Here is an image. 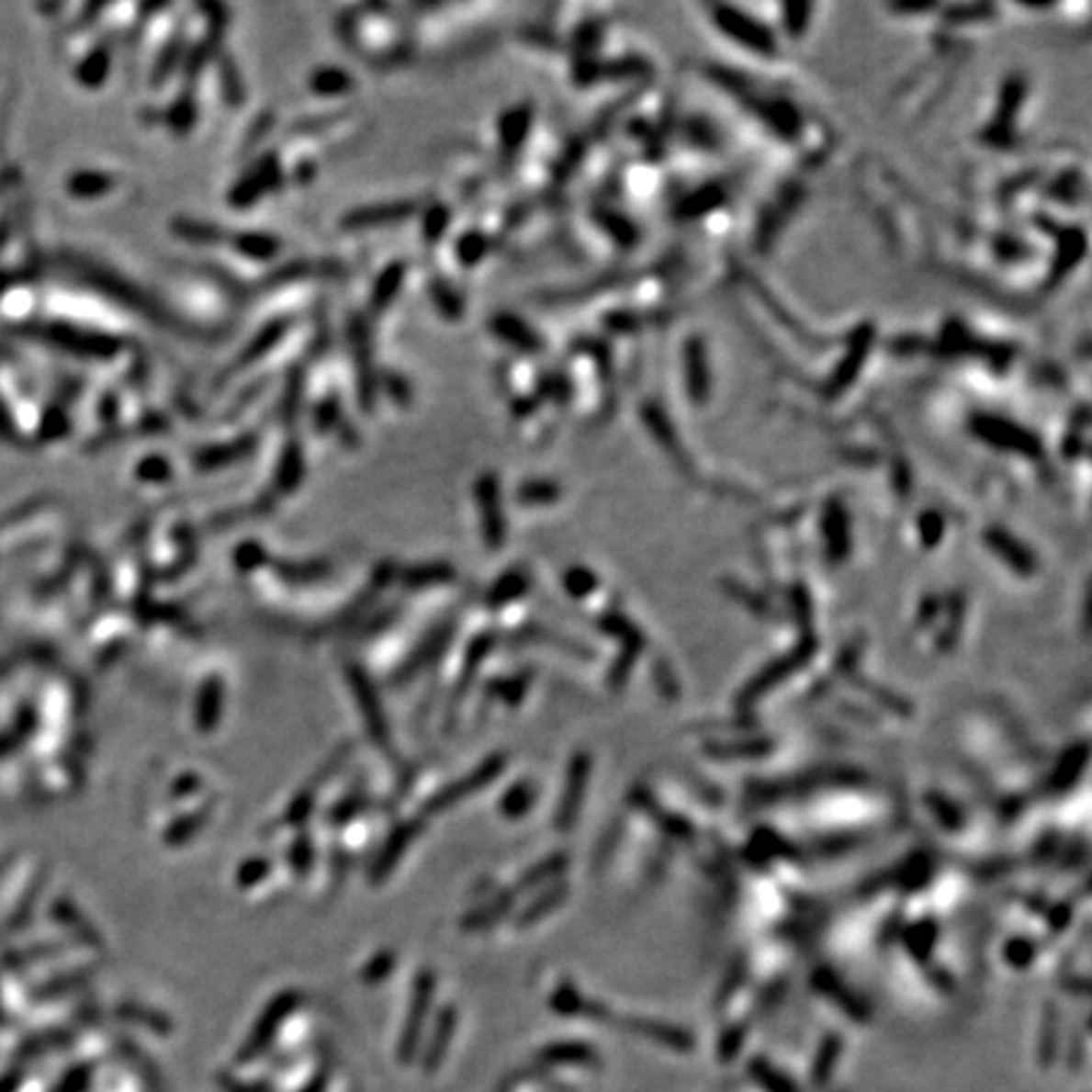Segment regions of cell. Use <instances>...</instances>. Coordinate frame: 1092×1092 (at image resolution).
Here are the masks:
<instances>
[{
    "label": "cell",
    "instance_id": "cell-1",
    "mask_svg": "<svg viewBox=\"0 0 1092 1092\" xmlns=\"http://www.w3.org/2000/svg\"><path fill=\"white\" fill-rule=\"evenodd\" d=\"M347 675L349 683H352V691H355V698H357L359 711H362V718H365V724H367L369 728L372 741H375L382 751H389V749H392V736H389L388 718L379 711V701L375 688H372L367 675L362 673L357 665H352L347 670Z\"/></svg>",
    "mask_w": 1092,
    "mask_h": 1092
},
{
    "label": "cell",
    "instance_id": "cell-2",
    "mask_svg": "<svg viewBox=\"0 0 1092 1092\" xmlns=\"http://www.w3.org/2000/svg\"><path fill=\"white\" fill-rule=\"evenodd\" d=\"M503 764H506V756L503 754H496L490 756V759H486L483 764H478L473 771H470L468 776H463V779H458V782H453V784L445 789V792H440L438 796H433L428 805V812H443L445 806L450 805H458L463 796H470L476 794L478 789H483L486 784H490L496 776L501 774V769H503Z\"/></svg>",
    "mask_w": 1092,
    "mask_h": 1092
},
{
    "label": "cell",
    "instance_id": "cell-3",
    "mask_svg": "<svg viewBox=\"0 0 1092 1092\" xmlns=\"http://www.w3.org/2000/svg\"><path fill=\"white\" fill-rule=\"evenodd\" d=\"M587 782H590V756L577 754L572 759V764H569V774H567V784H564L562 802H559V809H557V827L562 829V832H567V829L572 827L574 819L580 815Z\"/></svg>",
    "mask_w": 1092,
    "mask_h": 1092
},
{
    "label": "cell",
    "instance_id": "cell-4",
    "mask_svg": "<svg viewBox=\"0 0 1092 1092\" xmlns=\"http://www.w3.org/2000/svg\"><path fill=\"white\" fill-rule=\"evenodd\" d=\"M815 653V640H809V643H802L799 647H796L794 653L792 655H784V658H779L776 663H771L769 668H766L764 673H759L749 683V688L744 691V695H741V704H754L759 695H764L766 691H771L779 681H784L786 675L794 673L799 665L805 663L809 655Z\"/></svg>",
    "mask_w": 1092,
    "mask_h": 1092
},
{
    "label": "cell",
    "instance_id": "cell-5",
    "mask_svg": "<svg viewBox=\"0 0 1092 1092\" xmlns=\"http://www.w3.org/2000/svg\"><path fill=\"white\" fill-rule=\"evenodd\" d=\"M420 827H422L420 819H410V822H402V825L389 835L385 848L379 852V858L375 860V865H372V883H382V880L389 878V872L398 868L400 858L408 852L412 839L420 835Z\"/></svg>",
    "mask_w": 1092,
    "mask_h": 1092
},
{
    "label": "cell",
    "instance_id": "cell-6",
    "mask_svg": "<svg viewBox=\"0 0 1092 1092\" xmlns=\"http://www.w3.org/2000/svg\"><path fill=\"white\" fill-rule=\"evenodd\" d=\"M480 519H483V536L489 539L490 549H499L503 541V516L499 506V483L493 476H483L476 486Z\"/></svg>",
    "mask_w": 1092,
    "mask_h": 1092
},
{
    "label": "cell",
    "instance_id": "cell-7",
    "mask_svg": "<svg viewBox=\"0 0 1092 1092\" xmlns=\"http://www.w3.org/2000/svg\"><path fill=\"white\" fill-rule=\"evenodd\" d=\"M418 210L412 200L405 203H388L379 208H362V210H352V213L342 220V228L347 231H362V228H375V225H388L398 223L402 218H408Z\"/></svg>",
    "mask_w": 1092,
    "mask_h": 1092
},
{
    "label": "cell",
    "instance_id": "cell-8",
    "mask_svg": "<svg viewBox=\"0 0 1092 1092\" xmlns=\"http://www.w3.org/2000/svg\"><path fill=\"white\" fill-rule=\"evenodd\" d=\"M986 541L991 544V549L999 554L1004 562H1009L1019 574H1031L1037 569V567H1034V557L1021 546L1019 541L1011 539L1009 534H1004V531L999 529H991L989 534H986Z\"/></svg>",
    "mask_w": 1092,
    "mask_h": 1092
},
{
    "label": "cell",
    "instance_id": "cell-9",
    "mask_svg": "<svg viewBox=\"0 0 1092 1092\" xmlns=\"http://www.w3.org/2000/svg\"><path fill=\"white\" fill-rule=\"evenodd\" d=\"M220 705H223V683L218 678H210L205 688L200 691L197 698V708H195V724L197 731H213L218 718H220Z\"/></svg>",
    "mask_w": 1092,
    "mask_h": 1092
},
{
    "label": "cell",
    "instance_id": "cell-10",
    "mask_svg": "<svg viewBox=\"0 0 1092 1092\" xmlns=\"http://www.w3.org/2000/svg\"><path fill=\"white\" fill-rule=\"evenodd\" d=\"M309 86L317 96H342V94L352 92L355 79L347 72L337 69V66H324V69L314 72Z\"/></svg>",
    "mask_w": 1092,
    "mask_h": 1092
},
{
    "label": "cell",
    "instance_id": "cell-11",
    "mask_svg": "<svg viewBox=\"0 0 1092 1092\" xmlns=\"http://www.w3.org/2000/svg\"><path fill=\"white\" fill-rule=\"evenodd\" d=\"M526 587H529V577L523 572H519V569H513V572L503 574L499 582L490 587L489 597H486V604H489L490 610H499L501 604H506L511 602V600L521 597V594L526 592Z\"/></svg>",
    "mask_w": 1092,
    "mask_h": 1092
},
{
    "label": "cell",
    "instance_id": "cell-12",
    "mask_svg": "<svg viewBox=\"0 0 1092 1092\" xmlns=\"http://www.w3.org/2000/svg\"><path fill=\"white\" fill-rule=\"evenodd\" d=\"M493 643H496V637L493 635H480V637H476L473 643H470L468 647V663H466V668H463V675H460L458 681V691H456V695H453V704H458L460 695L468 691L470 681H473V675H476V665L480 663V660H486L489 658V653L493 650Z\"/></svg>",
    "mask_w": 1092,
    "mask_h": 1092
},
{
    "label": "cell",
    "instance_id": "cell-13",
    "mask_svg": "<svg viewBox=\"0 0 1092 1092\" xmlns=\"http://www.w3.org/2000/svg\"><path fill=\"white\" fill-rule=\"evenodd\" d=\"M534 799H536V789H534L531 782H521V784L511 786L509 792L503 794V799H501V815L509 816V819L523 816L534 805Z\"/></svg>",
    "mask_w": 1092,
    "mask_h": 1092
},
{
    "label": "cell",
    "instance_id": "cell-14",
    "mask_svg": "<svg viewBox=\"0 0 1092 1092\" xmlns=\"http://www.w3.org/2000/svg\"><path fill=\"white\" fill-rule=\"evenodd\" d=\"M278 577L291 584H311L324 580L332 572L329 562H307V564H278Z\"/></svg>",
    "mask_w": 1092,
    "mask_h": 1092
},
{
    "label": "cell",
    "instance_id": "cell-15",
    "mask_svg": "<svg viewBox=\"0 0 1092 1092\" xmlns=\"http://www.w3.org/2000/svg\"><path fill=\"white\" fill-rule=\"evenodd\" d=\"M448 640H450V627L448 630H438V633L430 635L428 643L420 645L418 653L412 655V658H410V663L402 668V678H405V681H410V678L418 673L422 665L430 663L433 658H438L440 650H443V645L448 643Z\"/></svg>",
    "mask_w": 1092,
    "mask_h": 1092
},
{
    "label": "cell",
    "instance_id": "cell-16",
    "mask_svg": "<svg viewBox=\"0 0 1092 1092\" xmlns=\"http://www.w3.org/2000/svg\"><path fill=\"white\" fill-rule=\"evenodd\" d=\"M400 284H402V265L395 264L389 265L388 271H382L377 281H375V288H372V309H377V311L379 309H388L389 298L400 291Z\"/></svg>",
    "mask_w": 1092,
    "mask_h": 1092
},
{
    "label": "cell",
    "instance_id": "cell-17",
    "mask_svg": "<svg viewBox=\"0 0 1092 1092\" xmlns=\"http://www.w3.org/2000/svg\"><path fill=\"white\" fill-rule=\"evenodd\" d=\"M509 908H511V895H499V898L493 900L490 906H483V908H478L476 913H470L468 918H463V929H470V930L489 929V926H493L496 920L503 918V916L509 913Z\"/></svg>",
    "mask_w": 1092,
    "mask_h": 1092
},
{
    "label": "cell",
    "instance_id": "cell-18",
    "mask_svg": "<svg viewBox=\"0 0 1092 1092\" xmlns=\"http://www.w3.org/2000/svg\"><path fill=\"white\" fill-rule=\"evenodd\" d=\"M174 231H177L180 238H187L195 245H218L225 238L220 228H215L210 223H195V220H177Z\"/></svg>",
    "mask_w": 1092,
    "mask_h": 1092
},
{
    "label": "cell",
    "instance_id": "cell-19",
    "mask_svg": "<svg viewBox=\"0 0 1092 1092\" xmlns=\"http://www.w3.org/2000/svg\"><path fill=\"white\" fill-rule=\"evenodd\" d=\"M453 580V569H448V564H435V567H425V569H410L402 574V582L408 584L410 590H425L430 584H440Z\"/></svg>",
    "mask_w": 1092,
    "mask_h": 1092
},
{
    "label": "cell",
    "instance_id": "cell-20",
    "mask_svg": "<svg viewBox=\"0 0 1092 1092\" xmlns=\"http://www.w3.org/2000/svg\"><path fill=\"white\" fill-rule=\"evenodd\" d=\"M564 895H567V890H564V885H559V888L554 890H546L544 895H539V898L531 903L529 908L523 910V916L519 918V926H531V923H536V920H541L546 913H552L554 906H559L564 900Z\"/></svg>",
    "mask_w": 1092,
    "mask_h": 1092
},
{
    "label": "cell",
    "instance_id": "cell-21",
    "mask_svg": "<svg viewBox=\"0 0 1092 1092\" xmlns=\"http://www.w3.org/2000/svg\"><path fill=\"white\" fill-rule=\"evenodd\" d=\"M137 476H140L144 483H167V480L173 478V466H170V460L164 458V456H147L144 460H140Z\"/></svg>",
    "mask_w": 1092,
    "mask_h": 1092
},
{
    "label": "cell",
    "instance_id": "cell-22",
    "mask_svg": "<svg viewBox=\"0 0 1092 1092\" xmlns=\"http://www.w3.org/2000/svg\"><path fill=\"white\" fill-rule=\"evenodd\" d=\"M567 865V858L564 855H554V858L544 860V862H539L536 868L529 870V875H523V880H521V885L523 888H534V885H541L544 880L554 878L559 870Z\"/></svg>",
    "mask_w": 1092,
    "mask_h": 1092
},
{
    "label": "cell",
    "instance_id": "cell-23",
    "mask_svg": "<svg viewBox=\"0 0 1092 1092\" xmlns=\"http://www.w3.org/2000/svg\"><path fill=\"white\" fill-rule=\"evenodd\" d=\"M205 816L208 815H193V816H183V819H177L173 827H170V835H167V842L170 845H177V842H185V839H190L197 832V827H200V822H205Z\"/></svg>",
    "mask_w": 1092,
    "mask_h": 1092
},
{
    "label": "cell",
    "instance_id": "cell-24",
    "mask_svg": "<svg viewBox=\"0 0 1092 1092\" xmlns=\"http://www.w3.org/2000/svg\"><path fill=\"white\" fill-rule=\"evenodd\" d=\"M564 584H567V590H569L574 597H584V594L592 592L597 580H594V574L587 572V569H569V572L564 574Z\"/></svg>",
    "mask_w": 1092,
    "mask_h": 1092
},
{
    "label": "cell",
    "instance_id": "cell-25",
    "mask_svg": "<svg viewBox=\"0 0 1092 1092\" xmlns=\"http://www.w3.org/2000/svg\"><path fill=\"white\" fill-rule=\"evenodd\" d=\"M369 805V796L367 794H355V796H347L344 802H339L334 809H332V815H329V819L334 822V825H339V822H347V819H352V816L357 815L362 806Z\"/></svg>",
    "mask_w": 1092,
    "mask_h": 1092
},
{
    "label": "cell",
    "instance_id": "cell-26",
    "mask_svg": "<svg viewBox=\"0 0 1092 1092\" xmlns=\"http://www.w3.org/2000/svg\"><path fill=\"white\" fill-rule=\"evenodd\" d=\"M311 858H314V852H311V839L304 835V838H298L297 842H294V848H291V865H294V870H297L298 875L309 872Z\"/></svg>",
    "mask_w": 1092,
    "mask_h": 1092
},
{
    "label": "cell",
    "instance_id": "cell-27",
    "mask_svg": "<svg viewBox=\"0 0 1092 1092\" xmlns=\"http://www.w3.org/2000/svg\"><path fill=\"white\" fill-rule=\"evenodd\" d=\"M265 559V552L258 546V544H241V549H238V554H235V562H238V569H258L261 564H264Z\"/></svg>",
    "mask_w": 1092,
    "mask_h": 1092
},
{
    "label": "cell",
    "instance_id": "cell-28",
    "mask_svg": "<svg viewBox=\"0 0 1092 1092\" xmlns=\"http://www.w3.org/2000/svg\"><path fill=\"white\" fill-rule=\"evenodd\" d=\"M265 872H268V860H251V862H245L243 868H241V872H238V885H243V888L255 885L258 880L264 878Z\"/></svg>",
    "mask_w": 1092,
    "mask_h": 1092
},
{
    "label": "cell",
    "instance_id": "cell-29",
    "mask_svg": "<svg viewBox=\"0 0 1092 1092\" xmlns=\"http://www.w3.org/2000/svg\"><path fill=\"white\" fill-rule=\"evenodd\" d=\"M769 751V744L766 741H749V744H734V746H726V749H714V754L718 756H759V754H766Z\"/></svg>",
    "mask_w": 1092,
    "mask_h": 1092
}]
</instances>
